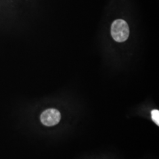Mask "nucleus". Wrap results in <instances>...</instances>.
I'll return each mask as SVG.
<instances>
[{"instance_id": "1", "label": "nucleus", "mask_w": 159, "mask_h": 159, "mask_svg": "<svg viewBox=\"0 0 159 159\" xmlns=\"http://www.w3.org/2000/svg\"><path fill=\"white\" fill-rule=\"evenodd\" d=\"M129 27L123 20H117L114 21L111 27V34L114 40L117 42H124L129 36Z\"/></svg>"}, {"instance_id": "2", "label": "nucleus", "mask_w": 159, "mask_h": 159, "mask_svg": "<svg viewBox=\"0 0 159 159\" xmlns=\"http://www.w3.org/2000/svg\"><path fill=\"white\" fill-rule=\"evenodd\" d=\"M61 117V114L58 110L54 108H49L41 113L40 120L44 125L53 126L60 122Z\"/></svg>"}, {"instance_id": "3", "label": "nucleus", "mask_w": 159, "mask_h": 159, "mask_svg": "<svg viewBox=\"0 0 159 159\" xmlns=\"http://www.w3.org/2000/svg\"><path fill=\"white\" fill-rule=\"evenodd\" d=\"M152 119L157 125H159V111L158 110H153L151 112Z\"/></svg>"}]
</instances>
